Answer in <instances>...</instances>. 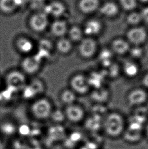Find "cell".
I'll return each instance as SVG.
<instances>
[{
  "instance_id": "obj_1",
  "label": "cell",
  "mask_w": 148,
  "mask_h": 149,
  "mask_svg": "<svg viewBox=\"0 0 148 149\" xmlns=\"http://www.w3.org/2000/svg\"><path fill=\"white\" fill-rule=\"evenodd\" d=\"M102 127L107 135L112 138L122 135L125 129L123 118L117 113L107 116L102 123Z\"/></svg>"
},
{
  "instance_id": "obj_2",
  "label": "cell",
  "mask_w": 148,
  "mask_h": 149,
  "mask_svg": "<svg viewBox=\"0 0 148 149\" xmlns=\"http://www.w3.org/2000/svg\"><path fill=\"white\" fill-rule=\"evenodd\" d=\"M30 109L31 115L35 119L45 120L50 118L53 107L50 99L42 96L33 100Z\"/></svg>"
},
{
  "instance_id": "obj_3",
  "label": "cell",
  "mask_w": 148,
  "mask_h": 149,
  "mask_svg": "<svg viewBox=\"0 0 148 149\" xmlns=\"http://www.w3.org/2000/svg\"><path fill=\"white\" fill-rule=\"evenodd\" d=\"M44 61L37 54L26 56L20 62V70L26 75H34L40 72Z\"/></svg>"
},
{
  "instance_id": "obj_4",
  "label": "cell",
  "mask_w": 148,
  "mask_h": 149,
  "mask_svg": "<svg viewBox=\"0 0 148 149\" xmlns=\"http://www.w3.org/2000/svg\"><path fill=\"white\" fill-rule=\"evenodd\" d=\"M5 83L12 91H21L28 84L26 75L20 70H12L7 73Z\"/></svg>"
},
{
  "instance_id": "obj_5",
  "label": "cell",
  "mask_w": 148,
  "mask_h": 149,
  "mask_svg": "<svg viewBox=\"0 0 148 149\" xmlns=\"http://www.w3.org/2000/svg\"><path fill=\"white\" fill-rule=\"evenodd\" d=\"M22 96L26 99H35L42 97L45 91V85L39 79H33L22 90Z\"/></svg>"
},
{
  "instance_id": "obj_6",
  "label": "cell",
  "mask_w": 148,
  "mask_h": 149,
  "mask_svg": "<svg viewBox=\"0 0 148 149\" xmlns=\"http://www.w3.org/2000/svg\"><path fill=\"white\" fill-rule=\"evenodd\" d=\"M69 85L76 94H84L90 88L87 77L81 73H77L71 77Z\"/></svg>"
},
{
  "instance_id": "obj_7",
  "label": "cell",
  "mask_w": 148,
  "mask_h": 149,
  "mask_svg": "<svg viewBox=\"0 0 148 149\" xmlns=\"http://www.w3.org/2000/svg\"><path fill=\"white\" fill-rule=\"evenodd\" d=\"M30 29L36 33H42L49 26L48 16L44 12H39L31 16L29 20Z\"/></svg>"
},
{
  "instance_id": "obj_8",
  "label": "cell",
  "mask_w": 148,
  "mask_h": 149,
  "mask_svg": "<svg viewBox=\"0 0 148 149\" xmlns=\"http://www.w3.org/2000/svg\"><path fill=\"white\" fill-rule=\"evenodd\" d=\"M97 49V44L93 39L87 37L80 41L78 47V52L84 58H89L94 56Z\"/></svg>"
},
{
  "instance_id": "obj_9",
  "label": "cell",
  "mask_w": 148,
  "mask_h": 149,
  "mask_svg": "<svg viewBox=\"0 0 148 149\" xmlns=\"http://www.w3.org/2000/svg\"><path fill=\"white\" fill-rule=\"evenodd\" d=\"M121 9L117 1L107 0L102 2L98 12L106 18H113L119 14Z\"/></svg>"
},
{
  "instance_id": "obj_10",
  "label": "cell",
  "mask_w": 148,
  "mask_h": 149,
  "mask_svg": "<svg viewBox=\"0 0 148 149\" xmlns=\"http://www.w3.org/2000/svg\"><path fill=\"white\" fill-rule=\"evenodd\" d=\"M15 47L20 54L28 56L32 54L35 47L34 41L28 37L21 36L16 39Z\"/></svg>"
},
{
  "instance_id": "obj_11",
  "label": "cell",
  "mask_w": 148,
  "mask_h": 149,
  "mask_svg": "<svg viewBox=\"0 0 148 149\" xmlns=\"http://www.w3.org/2000/svg\"><path fill=\"white\" fill-rule=\"evenodd\" d=\"M66 118L72 123H78L84 117V111L81 107L76 103L66 106L64 109Z\"/></svg>"
},
{
  "instance_id": "obj_12",
  "label": "cell",
  "mask_w": 148,
  "mask_h": 149,
  "mask_svg": "<svg viewBox=\"0 0 148 149\" xmlns=\"http://www.w3.org/2000/svg\"><path fill=\"white\" fill-rule=\"evenodd\" d=\"M127 36L130 42L136 46H138L146 40L147 33L145 29L136 26L128 31Z\"/></svg>"
},
{
  "instance_id": "obj_13",
  "label": "cell",
  "mask_w": 148,
  "mask_h": 149,
  "mask_svg": "<svg viewBox=\"0 0 148 149\" xmlns=\"http://www.w3.org/2000/svg\"><path fill=\"white\" fill-rule=\"evenodd\" d=\"M36 54L43 60L48 58L52 54L55 49L54 45L49 39H41L37 45Z\"/></svg>"
},
{
  "instance_id": "obj_14",
  "label": "cell",
  "mask_w": 148,
  "mask_h": 149,
  "mask_svg": "<svg viewBox=\"0 0 148 149\" xmlns=\"http://www.w3.org/2000/svg\"><path fill=\"white\" fill-rule=\"evenodd\" d=\"M102 2L101 0H79L78 8L84 14H93L98 11Z\"/></svg>"
},
{
  "instance_id": "obj_15",
  "label": "cell",
  "mask_w": 148,
  "mask_h": 149,
  "mask_svg": "<svg viewBox=\"0 0 148 149\" xmlns=\"http://www.w3.org/2000/svg\"><path fill=\"white\" fill-rule=\"evenodd\" d=\"M102 24L98 18H91L87 20L82 29L84 35L91 37L98 34L102 29Z\"/></svg>"
},
{
  "instance_id": "obj_16",
  "label": "cell",
  "mask_w": 148,
  "mask_h": 149,
  "mask_svg": "<svg viewBox=\"0 0 148 149\" xmlns=\"http://www.w3.org/2000/svg\"><path fill=\"white\" fill-rule=\"evenodd\" d=\"M68 28V24L65 20L57 19L50 25V32L53 36L60 38L66 36Z\"/></svg>"
},
{
  "instance_id": "obj_17",
  "label": "cell",
  "mask_w": 148,
  "mask_h": 149,
  "mask_svg": "<svg viewBox=\"0 0 148 149\" xmlns=\"http://www.w3.org/2000/svg\"><path fill=\"white\" fill-rule=\"evenodd\" d=\"M56 51L62 55H67L72 52L73 48V43L66 37L57 39L54 45Z\"/></svg>"
},
{
  "instance_id": "obj_18",
  "label": "cell",
  "mask_w": 148,
  "mask_h": 149,
  "mask_svg": "<svg viewBox=\"0 0 148 149\" xmlns=\"http://www.w3.org/2000/svg\"><path fill=\"white\" fill-rule=\"evenodd\" d=\"M146 99V93L142 89H134L130 92L128 96V102L133 106L142 104Z\"/></svg>"
},
{
  "instance_id": "obj_19",
  "label": "cell",
  "mask_w": 148,
  "mask_h": 149,
  "mask_svg": "<svg viewBox=\"0 0 148 149\" xmlns=\"http://www.w3.org/2000/svg\"><path fill=\"white\" fill-rule=\"evenodd\" d=\"M106 71L100 72H93L87 77L88 84L90 87H93L94 89L102 87L104 79L106 77Z\"/></svg>"
},
{
  "instance_id": "obj_20",
  "label": "cell",
  "mask_w": 148,
  "mask_h": 149,
  "mask_svg": "<svg viewBox=\"0 0 148 149\" xmlns=\"http://www.w3.org/2000/svg\"><path fill=\"white\" fill-rule=\"evenodd\" d=\"M44 10V13L48 16L50 15L58 17L64 13L66 8L64 5L60 2H54L45 6Z\"/></svg>"
},
{
  "instance_id": "obj_21",
  "label": "cell",
  "mask_w": 148,
  "mask_h": 149,
  "mask_svg": "<svg viewBox=\"0 0 148 149\" xmlns=\"http://www.w3.org/2000/svg\"><path fill=\"white\" fill-rule=\"evenodd\" d=\"M59 99L61 103L66 107L75 103L77 94L70 88H66L61 91Z\"/></svg>"
},
{
  "instance_id": "obj_22",
  "label": "cell",
  "mask_w": 148,
  "mask_h": 149,
  "mask_svg": "<svg viewBox=\"0 0 148 149\" xmlns=\"http://www.w3.org/2000/svg\"><path fill=\"white\" fill-rule=\"evenodd\" d=\"M68 38L73 43L80 42L83 39V31L79 26H74L68 28L67 35Z\"/></svg>"
},
{
  "instance_id": "obj_23",
  "label": "cell",
  "mask_w": 148,
  "mask_h": 149,
  "mask_svg": "<svg viewBox=\"0 0 148 149\" xmlns=\"http://www.w3.org/2000/svg\"><path fill=\"white\" fill-rule=\"evenodd\" d=\"M112 48L117 54H123L129 50V45L126 41L122 39H117L113 41Z\"/></svg>"
},
{
  "instance_id": "obj_24",
  "label": "cell",
  "mask_w": 148,
  "mask_h": 149,
  "mask_svg": "<svg viewBox=\"0 0 148 149\" xmlns=\"http://www.w3.org/2000/svg\"><path fill=\"white\" fill-rule=\"evenodd\" d=\"M91 98L97 102H104L109 97V92L103 87L94 89L91 93Z\"/></svg>"
},
{
  "instance_id": "obj_25",
  "label": "cell",
  "mask_w": 148,
  "mask_h": 149,
  "mask_svg": "<svg viewBox=\"0 0 148 149\" xmlns=\"http://www.w3.org/2000/svg\"><path fill=\"white\" fill-rule=\"evenodd\" d=\"M121 10L129 12L136 10L138 5V0H117Z\"/></svg>"
},
{
  "instance_id": "obj_26",
  "label": "cell",
  "mask_w": 148,
  "mask_h": 149,
  "mask_svg": "<svg viewBox=\"0 0 148 149\" xmlns=\"http://www.w3.org/2000/svg\"><path fill=\"white\" fill-rule=\"evenodd\" d=\"M124 73L127 77H133L138 74V67L137 65L132 61H126L123 65Z\"/></svg>"
},
{
  "instance_id": "obj_27",
  "label": "cell",
  "mask_w": 148,
  "mask_h": 149,
  "mask_svg": "<svg viewBox=\"0 0 148 149\" xmlns=\"http://www.w3.org/2000/svg\"><path fill=\"white\" fill-rule=\"evenodd\" d=\"M142 21V16L140 12H138L136 10L128 12L126 17V22L128 24L133 26H137Z\"/></svg>"
},
{
  "instance_id": "obj_28",
  "label": "cell",
  "mask_w": 148,
  "mask_h": 149,
  "mask_svg": "<svg viewBox=\"0 0 148 149\" xmlns=\"http://www.w3.org/2000/svg\"><path fill=\"white\" fill-rule=\"evenodd\" d=\"M15 0H0V10L5 13H11L16 9Z\"/></svg>"
},
{
  "instance_id": "obj_29",
  "label": "cell",
  "mask_w": 148,
  "mask_h": 149,
  "mask_svg": "<svg viewBox=\"0 0 148 149\" xmlns=\"http://www.w3.org/2000/svg\"><path fill=\"white\" fill-rule=\"evenodd\" d=\"M112 53L108 49H104L100 54V60L102 65L107 68L112 64Z\"/></svg>"
},
{
  "instance_id": "obj_30",
  "label": "cell",
  "mask_w": 148,
  "mask_h": 149,
  "mask_svg": "<svg viewBox=\"0 0 148 149\" xmlns=\"http://www.w3.org/2000/svg\"><path fill=\"white\" fill-rule=\"evenodd\" d=\"M50 118L56 123H62L66 119L64 111L60 109H53L50 115Z\"/></svg>"
},
{
  "instance_id": "obj_31",
  "label": "cell",
  "mask_w": 148,
  "mask_h": 149,
  "mask_svg": "<svg viewBox=\"0 0 148 149\" xmlns=\"http://www.w3.org/2000/svg\"><path fill=\"white\" fill-rule=\"evenodd\" d=\"M49 133L52 139L56 138H61L62 135H64V128L61 125H57L50 128Z\"/></svg>"
},
{
  "instance_id": "obj_32",
  "label": "cell",
  "mask_w": 148,
  "mask_h": 149,
  "mask_svg": "<svg viewBox=\"0 0 148 149\" xmlns=\"http://www.w3.org/2000/svg\"><path fill=\"white\" fill-rule=\"evenodd\" d=\"M105 71L106 72L107 75H109L112 77H115L118 75L119 69L116 64L112 63L107 67V69Z\"/></svg>"
},
{
  "instance_id": "obj_33",
  "label": "cell",
  "mask_w": 148,
  "mask_h": 149,
  "mask_svg": "<svg viewBox=\"0 0 148 149\" xmlns=\"http://www.w3.org/2000/svg\"><path fill=\"white\" fill-rule=\"evenodd\" d=\"M106 108L102 105H99L95 107L93 109V114L94 116L101 119V117L106 112Z\"/></svg>"
},
{
  "instance_id": "obj_34",
  "label": "cell",
  "mask_w": 148,
  "mask_h": 149,
  "mask_svg": "<svg viewBox=\"0 0 148 149\" xmlns=\"http://www.w3.org/2000/svg\"><path fill=\"white\" fill-rule=\"evenodd\" d=\"M131 56L135 58H140L143 54V50L138 46H136L133 48L129 49Z\"/></svg>"
},
{
  "instance_id": "obj_35",
  "label": "cell",
  "mask_w": 148,
  "mask_h": 149,
  "mask_svg": "<svg viewBox=\"0 0 148 149\" xmlns=\"http://www.w3.org/2000/svg\"><path fill=\"white\" fill-rule=\"evenodd\" d=\"M45 0H30V6L36 10H39L45 7Z\"/></svg>"
},
{
  "instance_id": "obj_36",
  "label": "cell",
  "mask_w": 148,
  "mask_h": 149,
  "mask_svg": "<svg viewBox=\"0 0 148 149\" xmlns=\"http://www.w3.org/2000/svg\"><path fill=\"white\" fill-rule=\"evenodd\" d=\"M2 129L4 132L9 134L14 132L15 127L12 123L7 122L2 124Z\"/></svg>"
},
{
  "instance_id": "obj_37",
  "label": "cell",
  "mask_w": 148,
  "mask_h": 149,
  "mask_svg": "<svg viewBox=\"0 0 148 149\" xmlns=\"http://www.w3.org/2000/svg\"><path fill=\"white\" fill-rule=\"evenodd\" d=\"M19 132L22 135H28L30 132V128L26 125H22L19 128Z\"/></svg>"
},
{
  "instance_id": "obj_38",
  "label": "cell",
  "mask_w": 148,
  "mask_h": 149,
  "mask_svg": "<svg viewBox=\"0 0 148 149\" xmlns=\"http://www.w3.org/2000/svg\"><path fill=\"white\" fill-rule=\"evenodd\" d=\"M142 16V21H145L146 22H148V6L145 8L140 12Z\"/></svg>"
},
{
  "instance_id": "obj_39",
  "label": "cell",
  "mask_w": 148,
  "mask_h": 149,
  "mask_svg": "<svg viewBox=\"0 0 148 149\" xmlns=\"http://www.w3.org/2000/svg\"><path fill=\"white\" fill-rule=\"evenodd\" d=\"M28 1V0H15L17 7L24 6V4H26V2Z\"/></svg>"
},
{
  "instance_id": "obj_40",
  "label": "cell",
  "mask_w": 148,
  "mask_h": 149,
  "mask_svg": "<svg viewBox=\"0 0 148 149\" xmlns=\"http://www.w3.org/2000/svg\"><path fill=\"white\" fill-rule=\"evenodd\" d=\"M142 84L145 87L148 88V73L145 75L142 79Z\"/></svg>"
},
{
  "instance_id": "obj_41",
  "label": "cell",
  "mask_w": 148,
  "mask_h": 149,
  "mask_svg": "<svg viewBox=\"0 0 148 149\" xmlns=\"http://www.w3.org/2000/svg\"><path fill=\"white\" fill-rule=\"evenodd\" d=\"M145 134H146V136L147 138L148 139V125L147 126L146 128Z\"/></svg>"
},
{
  "instance_id": "obj_42",
  "label": "cell",
  "mask_w": 148,
  "mask_h": 149,
  "mask_svg": "<svg viewBox=\"0 0 148 149\" xmlns=\"http://www.w3.org/2000/svg\"><path fill=\"white\" fill-rule=\"evenodd\" d=\"M138 2H142L144 4L148 3V0H138Z\"/></svg>"
}]
</instances>
